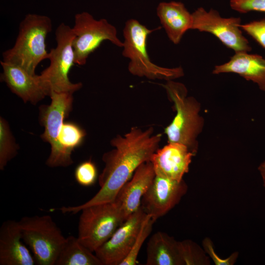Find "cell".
I'll return each mask as SVG.
<instances>
[{
  "label": "cell",
  "instance_id": "1",
  "mask_svg": "<svg viewBox=\"0 0 265 265\" xmlns=\"http://www.w3.org/2000/svg\"><path fill=\"white\" fill-rule=\"evenodd\" d=\"M161 138V134L154 133L152 127L145 130L133 127L124 135L114 137L110 141L114 149L102 157L105 165L99 177L100 190L85 203L62 207L59 210L64 213L75 214L87 207L114 201L138 166L151 160L159 148Z\"/></svg>",
  "mask_w": 265,
  "mask_h": 265
},
{
  "label": "cell",
  "instance_id": "2",
  "mask_svg": "<svg viewBox=\"0 0 265 265\" xmlns=\"http://www.w3.org/2000/svg\"><path fill=\"white\" fill-rule=\"evenodd\" d=\"M52 29L51 19L45 15L28 14L21 21L13 47L3 52L2 61L18 65L32 75L38 64L48 59L46 40Z\"/></svg>",
  "mask_w": 265,
  "mask_h": 265
},
{
  "label": "cell",
  "instance_id": "3",
  "mask_svg": "<svg viewBox=\"0 0 265 265\" xmlns=\"http://www.w3.org/2000/svg\"><path fill=\"white\" fill-rule=\"evenodd\" d=\"M162 85L176 111L172 121L164 129L168 143L183 144L195 155L198 146L197 138L204 122L199 114L200 104L194 97L187 96V90L182 83L170 80Z\"/></svg>",
  "mask_w": 265,
  "mask_h": 265
},
{
  "label": "cell",
  "instance_id": "4",
  "mask_svg": "<svg viewBox=\"0 0 265 265\" xmlns=\"http://www.w3.org/2000/svg\"><path fill=\"white\" fill-rule=\"evenodd\" d=\"M151 30L137 20L131 19L126 22L123 29L124 41L123 55L130 59L128 70L133 75L155 80L167 81L179 78L184 75L181 67L168 68L159 66L152 62L146 46Z\"/></svg>",
  "mask_w": 265,
  "mask_h": 265
},
{
  "label": "cell",
  "instance_id": "5",
  "mask_svg": "<svg viewBox=\"0 0 265 265\" xmlns=\"http://www.w3.org/2000/svg\"><path fill=\"white\" fill-rule=\"evenodd\" d=\"M80 212L78 238L94 253L126 220L117 199L87 207Z\"/></svg>",
  "mask_w": 265,
  "mask_h": 265
},
{
  "label": "cell",
  "instance_id": "6",
  "mask_svg": "<svg viewBox=\"0 0 265 265\" xmlns=\"http://www.w3.org/2000/svg\"><path fill=\"white\" fill-rule=\"evenodd\" d=\"M22 240L39 265H55L65 238L49 215L24 216L19 221Z\"/></svg>",
  "mask_w": 265,
  "mask_h": 265
},
{
  "label": "cell",
  "instance_id": "7",
  "mask_svg": "<svg viewBox=\"0 0 265 265\" xmlns=\"http://www.w3.org/2000/svg\"><path fill=\"white\" fill-rule=\"evenodd\" d=\"M55 35L56 46L49 52L50 64L40 76L50 93L54 91L74 93L82 85L81 82L72 83L68 76L75 64L73 46L75 34L72 28L62 23L56 29Z\"/></svg>",
  "mask_w": 265,
  "mask_h": 265
},
{
  "label": "cell",
  "instance_id": "8",
  "mask_svg": "<svg viewBox=\"0 0 265 265\" xmlns=\"http://www.w3.org/2000/svg\"><path fill=\"white\" fill-rule=\"evenodd\" d=\"M73 94L52 91L50 95L51 104L40 107V121L45 128L41 137L51 146V152L46 161V164L50 167H66L73 162L71 157L65 153L58 141L61 126L72 109Z\"/></svg>",
  "mask_w": 265,
  "mask_h": 265
},
{
  "label": "cell",
  "instance_id": "9",
  "mask_svg": "<svg viewBox=\"0 0 265 265\" xmlns=\"http://www.w3.org/2000/svg\"><path fill=\"white\" fill-rule=\"evenodd\" d=\"M72 30L75 34L73 42L74 61L79 65H85L89 55L105 40L109 41L117 47H123L114 26L105 19H95L87 12L75 15Z\"/></svg>",
  "mask_w": 265,
  "mask_h": 265
},
{
  "label": "cell",
  "instance_id": "10",
  "mask_svg": "<svg viewBox=\"0 0 265 265\" xmlns=\"http://www.w3.org/2000/svg\"><path fill=\"white\" fill-rule=\"evenodd\" d=\"M192 16L191 29L213 34L235 53L251 51L249 42L241 30L239 17H222L217 10L212 8L207 11L203 7L196 9Z\"/></svg>",
  "mask_w": 265,
  "mask_h": 265
},
{
  "label": "cell",
  "instance_id": "11",
  "mask_svg": "<svg viewBox=\"0 0 265 265\" xmlns=\"http://www.w3.org/2000/svg\"><path fill=\"white\" fill-rule=\"evenodd\" d=\"M146 215L140 206L95 251L103 265H120L131 251Z\"/></svg>",
  "mask_w": 265,
  "mask_h": 265
},
{
  "label": "cell",
  "instance_id": "12",
  "mask_svg": "<svg viewBox=\"0 0 265 265\" xmlns=\"http://www.w3.org/2000/svg\"><path fill=\"white\" fill-rule=\"evenodd\" d=\"M187 186L184 181H178L156 175L142 197L141 207L155 221L164 216L181 200Z\"/></svg>",
  "mask_w": 265,
  "mask_h": 265
},
{
  "label": "cell",
  "instance_id": "13",
  "mask_svg": "<svg viewBox=\"0 0 265 265\" xmlns=\"http://www.w3.org/2000/svg\"><path fill=\"white\" fill-rule=\"evenodd\" d=\"M0 64L3 70L0 80L25 103L35 104L45 96H50V91L40 75L30 74L18 65L3 61H0Z\"/></svg>",
  "mask_w": 265,
  "mask_h": 265
},
{
  "label": "cell",
  "instance_id": "14",
  "mask_svg": "<svg viewBox=\"0 0 265 265\" xmlns=\"http://www.w3.org/2000/svg\"><path fill=\"white\" fill-rule=\"evenodd\" d=\"M194 156L183 144L168 143L157 150L150 161L156 175L181 181L184 175L188 172L192 158Z\"/></svg>",
  "mask_w": 265,
  "mask_h": 265
},
{
  "label": "cell",
  "instance_id": "15",
  "mask_svg": "<svg viewBox=\"0 0 265 265\" xmlns=\"http://www.w3.org/2000/svg\"><path fill=\"white\" fill-rule=\"evenodd\" d=\"M156 174L150 161L142 163L119 191L116 199L120 203L126 220L141 206L142 197L151 185Z\"/></svg>",
  "mask_w": 265,
  "mask_h": 265
},
{
  "label": "cell",
  "instance_id": "16",
  "mask_svg": "<svg viewBox=\"0 0 265 265\" xmlns=\"http://www.w3.org/2000/svg\"><path fill=\"white\" fill-rule=\"evenodd\" d=\"M19 221L7 220L0 228V265H34L35 261L22 242Z\"/></svg>",
  "mask_w": 265,
  "mask_h": 265
},
{
  "label": "cell",
  "instance_id": "17",
  "mask_svg": "<svg viewBox=\"0 0 265 265\" xmlns=\"http://www.w3.org/2000/svg\"><path fill=\"white\" fill-rule=\"evenodd\" d=\"M212 74L235 73L258 86L265 92V59L257 54L236 53L227 62L215 66Z\"/></svg>",
  "mask_w": 265,
  "mask_h": 265
},
{
  "label": "cell",
  "instance_id": "18",
  "mask_svg": "<svg viewBox=\"0 0 265 265\" xmlns=\"http://www.w3.org/2000/svg\"><path fill=\"white\" fill-rule=\"evenodd\" d=\"M157 14L170 40L179 44L185 32L191 29L192 13L180 1L161 2L157 8Z\"/></svg>",
  "mask_w": 265,
  "mask_h": 265
},
{
  "label": "cell",
  "instance_id": "19",
  "mask_svg": "<svg viewBox=\"0 0 265 265\" xmlns=\"http://www.w3.org/2000/svg\"><path fill=\"white\" fill-rule=\"evenodd\" d=\"M146 265H185L182 242L159 231L149 238L146 248Z\"/></svg>",
  "mask_w": 265,
  "mask_h": 265
},
{
  "label": "cell",
  "instance_id": "20",
  "mask_svg": "<svg viewBox=\"0 0 265 265\" xmlns=\"http://www.w3.org/2000/svg\"><path fill=\"white\" fill-rule=\"evenodd\" d=\"M93 253L78 237L70 236L65 238L55 265H103Z\"/></svg>",
  "mask_w": 265,
  "mask_h": 265
},
{
  "label": "cell",
  "instance_id": "21",
  "mask_svg": "<svg viewBox=\"0 0 265 265\" xmlns=\"http://www.w3.org/2000/svg\"><path fill=\"white\" fill-rule=\"evenodd\" d=\"M85 135V131L78 124L64 122L58 134V141L65 153L71 157L72 152L82 144Z\"/></svg>",
  "mask_w": 265,
  "mask_h": 265
},
{
  "label": "cell",
  "instance_id": "22",
  "mask_svg": "<svg viewBox=\"0 0 265 265\" xmlns=\"http://www.w3.org/2000/svg\"><path fill=\"white\" fill-rule=\"evenodd\" d=\"M18 145L10 131L7 122L0 118V169L3 170L7 162L17 154Z\"/></svg>",
  "mask_w": 265,
  "mask_h": 265
},
{
  "label": "cell",
  "instance_id": "23",
  "mask_svg": "<svg viewBox=\"0 0 265 265\" xmlns=\"http://www.w3.org/2000/svg\"><path fill=\"white\" fill-rule=\"evenodd\" d=\"M155 222L156 221L153 219L150 215L147 214L131 251L122 262L120 265H136L137 256L141 247L144 241L150 234L153 225Z\"/></svg>",
  "mask_w": 265,
  "mask_h": 265
},
{
  "label": "cell",
  "instance_id": "24",
  "mask_svg": "<svg viewBox=\"0 0 265 265\" xmlns=\"http://www.w3.org/2000/svg\"><path fill=\"white\" fill-rule=\"evenodd\" d=\"M77 182L83 186L93 185L97 179L98 170L91 160L84 161L76 168L74 173Z\"/></svg>",
  "mask_w": 265,
  "mask_h": 265
},
{
  "label": "cell",
  "instance_id": "25",
  "mask_svg": "<svg viewBox=\"0 0 265 265\" xmlns=\"http://www.w3.org/2000/svg\"><path fill=\"white\" fill-rule=\"evenodd\" d=\"M240 26L265 50V19L241 24Z\"/></svg>",
  "mask_w": 265,
  "mask_h": 265
},
{
  "label": "cell",
  "instance_id": "26",
  "mask_svg": "<svg viewBox=\"0 0 265 265\" xmlns=\"http://www.w3.org/2000/svg\"><path fill=\"white\" fill-rule=\"evenodd\" d=\"M230 5L234 10L242 13L265 12V0H230Z\"/></svg>",
  "mask_w": 265,
  "mask_h": 265
},
{
  "label": "cell",
  "instance_id": "27",
  "mask_svg": "<svg viewBox=\"0 0 265 265\" xmlns=\"http://www.w3.org/2000/svg\"><path fill=\"white\" fill-rule=\"evenodd\" d=\"M204 246L206 251L209 253L211 258L212 259L215 265H233L236 258L237 254L234 253L230 257L226 259H220L215 253L211 241L208 239H206L204 241Z\"/></svg>",
  "mask_w": 265,
  "mask_h": 265
},
{
  "label": "cell",
  "instance_id": "28",
  "mask_svg": "<svg viewBox=\"0 0 265 265\" xmlns=\"http://www.w3.org/2000/svg\"><path fill=\"white\" fill-rule=\"evenodd\" d=\"M258 169L262 176L264 186H265V161L259 165Z\"/></svg>",
  "mask_w": 265,
  "mask_h": 265
}]
</instances>
